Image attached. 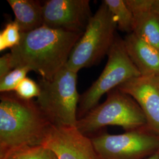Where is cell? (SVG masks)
I'll return each instance as SVG.
<instances>
[{
    "instance_id": "obj_5",
    "label": "cell",
    "mask_w": 159,
    "mask_h": 159,
    "mask_svg": "<svg viewBox=\"0 0 159 159\" xmlns=\"http://www.w3.org/2000/svg\"><path fill=\"white\" fill-rule=\"evenodd\" d=\"M117 28L114 17L102 1L71 52L68 68L78 73L99 63L113 45Z\"/></svg>"
},
{
    "instance_id": "obj_4",
    "label": "cell",
    "mask_w": 159,
    "mask_h": 159,
    "mask_svg": "<svg viewBox=\"0 0 159 159\" xmlns=\"http://www.w3.org/2000/svg\"><path fill=\"white\" fill-rule=\"evenodd\" d=\"M107 94L104 102L78 120L76 127L81 133L91 137L108 125L120 126L126 131L148 126L142 110L131 97L117 88Z\"/></svg>"
},
{
    "instance_id": "obj_6",
    "label": "cell",
    "mask_w": 159,
    "mask_h": 159,
    "mask_svg": "<svg viewBox=\"0 0 159 159\" xmlns=\"http://www.w3.org/2000/svg\"><path fill=\"white\" fill-rule=\"evenodd\" d=\"M108 60L103 71L91 87L80 97L78 120L98 104L102 97L125 81L141 74L126 51L124 40L116 36L108 51Z\"/></svg>"
},
{
    "instance_id": "obj_19",
    "label": "cell",
    "mask_w": 159,
    "mask_h": 159,
    "mask_svg": "<svg viewBox=\"0 0 159 159\" xmlns=\"http://www.w3.org/2000/svg\"><path fill=\"white\" fill-rule=\"evenodd\" d=\"M14 68L11 52L7 53L0 58V79L10 73Z\"/></svg>"
},
{
    "instance_id": "obj_14",
    "label": "cell",
    "mask_w": 159,
    "mask_h": 159,
    "mask_svg": "<svg viewBox=\"0 0 159 159\" xmlns=\"http://www.w3.org/2000/svg\"><path fill=\"white\" fill-rule=\"evenodd\" d=\"M109 10L113 14L117 28L127 34L133 32L134 16L125 0H104Z\"/></svg>"
},
{
    "instance_id": "obj_11",
    "label": "cell",
    "mask_w": 159,
    "mask_h": 159,
    "mask_svg": "<svg viewBox=\"0 0 159 159\" xmlns=\"http://www.w3.org/2000/svg\"><path fill=\"white\" fill-rule=\"evenodd\" d=\"M126 51L142 76L159 77V50L134 33L124 39Z\"/></svg>"
},
{
    "instance_id": "obj_16",
    "label": "cell",
    "mask_w": 159,
    "mask_h": 159,
    "mask_svg": "<svg viewBox=\"0 0 159 159\" xmlns=\"http://www.w3.org/2000/svg\"><path fill=\"white\" fill-rule=\"evenodd\" d=\"M21 39V32L14 21L8 23L0 33V51L13 48L18 46Z\"/></svg>"
},
{
    "instance_id": "obj_21",
    "label": "cell",
    "mask_w": 159,
    "mask_h": 159,
    "mask_svg": "<svg viewBox=\"0 0 159 159\" xmlns=\"http://www.w3.org/2000/svg\"><path fill=\"white\" fill-rule=\"evenodd\" d=\"M146 159H159V152L158 153L154 154Z\"/></svg>"
},
{
    "instance_id": "obj_8",
    "label": "cell",
    "mask_w": 159,
    "mask_h": 159,
    "mask_svg": "<svg viewBox=\"0 0 159 159\" xmlns=\"http://www.w3.org/2000/svg\"><path fill=\"white\" fill-rule=\"evenodd\" d=\"M91 16L89 0H48L43 3V25L83 34Z\"/></svg>"
},
{
    "instance_id": "obj_9",
    "label": "cell",
    "mask_w": 159,
    "mask_h": 159,
    "mask_svg": "<svg viewBox=\"0 0 159 159\" xmlns=\"http://www.w3.org/2000/svg\"><path fill=\"white\" fill-rule=\"evenodd\" d=\"M43 146L50 149L57 159H99L91 138L76 126L52 125Z\"/></svg>"
},
{
    "instance_id": "obj_20",
    "label": "cell",
    "mask_w": 159,
    "mask_h": 159,
    "mask_svg": "<svg viewBox=\"0 0 159 159\" xmlns=\"http://www.w3.org/2000/svg\"><path fill=\"white\" fill-rule=\"evenodd\" d=\"M150 8L159 16V0H150Z\"/></svg>"
},
{
    "instance_id": "obj_17",
    "label": "cell",
    "mask_w": 159,
    "mask_h": 159,
    "mask_svg": "<svg viewBox=\"0 0 159 159\" xmlns=\"http://www.w3.org/2000/svg\"><path fill=\"white\" fill-rule=\"evenodd\" d=\"M30 70L27 67H18L13 69L10 73L0 79V91L1 93L14 91L17 85L27 77Z\"/></svg>"
},
{
    "instance_id": "obj_2",
    "label": "cell",
    "mask_w": 159,
    "mask_h": 159,
    "mask_svg": "<svg viewBox=\"0 0 159 159\" xmlns=\"http://www.w3.org/2000/svg\"><path fill=\"white\" fill-rule=\"evenodd\" d=\"M0 156L14 148L43 145L52 125L36 102L13 91L0 97Z\"/></svg>"
},
{
    "instance_id": "obj_7",
    "label": "cell",
    "mask_w": 159,
    "mask_h": 159,
    "mask_svg": "<svg viewBox=\"0 0 159 159\" xmlns=\"http://www.w3.org/2000/svg\"><path fill=\"white\" fill-rule=\"evenodd\" d=\"M99 159H148L159 152V136L148 126L120 134L90 137Z\"/></svg>"
},
{
    "instance_id": "obj_13",
    "label": "cell",
    "mask_w": 159,
    "mask_h": 159,
    "mask_svg": "<svg viewBox=\"0 0 159 159\" xmlns=\"http://www.w3.org/2000/svg\"><path fill=\"white\" fill-rule=\"evenodd\" d=\"M15 15L14 21L21 33L43 26V3L34 0H8Z\"/></svg>"
},
{
    "instance_id": "obj_12",
    "label": "cell",
    "mask_w": 159,
    "mask_h": 159,
    "mask_svg": "<svg viewBox=\"0 0 159 159\" xmlns=\"http://www.w3.org/2000/svg\"><path fill=\"white\" fill-rule=\"evenodd\" d=\"M134 16L133 32L159 50V16L150 8V0H125Z\"/></svg>"
},
{
    "instance_id": "obj_18",
    "label": "cell",
    "mask_w": 159,
    "mask_h": 159,
    "mask_svg": "<svg viewBox=\"0 0 159 159\" xmlns=\"http://www.w3.org/2000/svg\"><path fill=\"white\" fill-rule=\"evenodd\" d=\"M14 93L21 98L30 100L39 96L40 85L33 80L25 77L17 85Z\"/></svg>"
},
{
    "instance_id": "obj_15",
    "label": "cell",
    "mask_w": 159,
    "mask_h": 159,
    "mask_svg": "<svg viewBox=\"0 0 159 159\" xmlns=\"http://www.w3.org/2000/svg\"><path fill=\"white\" fill-rule=\"evenodd\" d=\"M0 159H57L56 155L43 145L14 148L0 156Z\"/></svg>"
},
{
    "instance_id": "obj_3",
    "label": "cell",
    "mask_w": 159,
    "mask_h": 159,
    "mask_svg": "<svg viewBox=\"0 0 159 159\" xmlns=\"http://www.w3.org/2000/svg\"><path fill=\"white\" fill-rule=\"evenodd\" d=\"M77 72L67 64L51 79L41 78L37 104L51 125L76 126L80 97L77 90Z\"/></svg>"
},
{
    "instance_id": "obj_1",
    "label": "cell",
    "mask_w": 159,
    "mask_h": 159,
    "mask_svg": "<svg viewBox=\"0 0 159 159\" xmlns=\"http://www.w3.org/2000/svg\"><path fill=\"white\" fill-rule=\"evenodd\" d=\"M82 34L44 25L21 33L20 44L10 52L14 68L27 67L42 79H51L67 64Z\"/></svg>"
},
{
    "instance_id": "obj_10",
    "label": "cell",
    "mask_w": 159,
    "mask_h": 159,
    "mask_svg": "<svg viewBox=\"0 0 159 159\" xmlns=\"http://www.w3.org/2000/svg\"><path fill=\"white\" fill-rule=\"evenodd\" d=\"M117 89L136 102L145 115L148 129L159 136V77L140 75Z\"/></svg>"
}]
</instances>
